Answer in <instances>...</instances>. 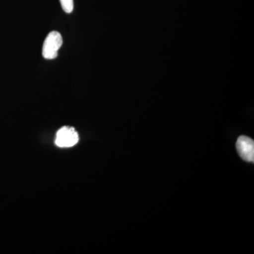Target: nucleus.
I'll return each instance as SVG.
<instances>
[{"label": "nucleus", "instance_id": "4", "mask_svg": "<svg viewBox=\"0 0 254 254\" xmlns=\"http://www.w3.org/2000/svg\"><path fill=\"white\" fill-rule=\"evenodd\" d=\"M63 9L66 14L72 12L73 9V0H60Z\"/></svg>", "mask_w": 254, "mask_h": 254}, {"label": "nucleus", "instance_id": "1", "mask_svg": "<svg viewBox=\"0 0 254 254\" xmlns=\"http://www.w3.org/2000/svg\"><path fill=\"white\" fill-rule=\"evenodd\" d=\"M63 40L61 34L58 31L50 32L43 43V58L46 60H54L58 57V51L63 46Z\"/></svg>", "mask_w": 254, "mask_h": 254}, {"label": "nucleus", "instance_id": "2", "mask_svg": "<svg viewBox=\"0 0 254 254\" xmlns=\"http://www.w3.org/2000/svg\"><path fill=\"white\" fill-rule=\"evenodd\" d=\"M78 141V135L74 128L64 127L57 133L55 143L61 148H68L76 144Z\"/></svg>", "mask_w": 254, "mask_h": 254}, {"label": "nucleus", "instance_id": "3", "mask_svg": "<svg viewBox=\"0 0 254 254\" xmlns=\"http://www.w3.org/2000/svg\"><path fill=\"white\" fill-rule=\"evenodd\" d=\"M236 146L237 152L241 158L246 162L254 163V142L253 139L248 136L239 137Z\"/></svg>", "mask_w": 254, "mask_h": 254}]
</instances>
